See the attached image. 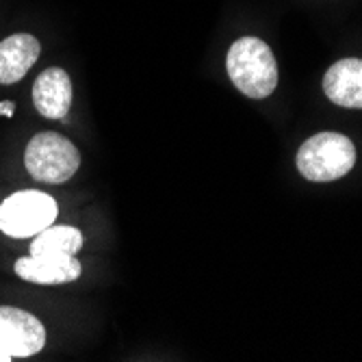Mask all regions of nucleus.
<instances>
[{"label": "nucleus", "mask_w": 362, "mask_h": 362, "mask_svg": "<svg viewBox=\"0 0 362 362\" xmlns=\"http://www.w3.org/2000/svg\"><path fill=\"white\" fill-rule=\"evenodd\" d=\"M226 70L235 87L254 100L272 95L278 87V63L272 48L258 37H241L230 46Z\"/></svg>", "instance_id": "nucleus-1"}, {"label": "nucleus", "mask_w": 362, "mask_h": 362, "mask_svg": "<svg viewBox=\"0 0 362 362\" xmlns=\"http://www.w3.org/2000/svg\"><path fill=\"white\" fill-rule=\"evenodd\" d=\"M356 165V148L341 133H319L298 150V170L306 180L332 182L351 172Z\"/></svg>", "instance_id": "nucleus-2"}, {"label": "nucleus", "mask_w": 362, "mask_h": 362, "mask_svg": "<svg viewBox=\"0 0 362 362\" xmlns=\"http://www.w3.org/2000/svg\"><path fill=\"white\" fill-rule=\"evenodd\" d=\"M24 165L28 174L48 185L68 182L81 165V152L76 146L52 130L37 133L26 146Z\"/></svg>", "instance_id": "nucleus-3"}, {"label": "nucleus", "mask_w": 362, "mask_h": 362, "mask_svg": "<svg viewBox=\"0 0 362 362\" xmlns=\"http://www.w3.org/2000/svg\"><path fill=\"white\" fill-rule=\"evenodd\" d=\"M57 202L48 193L26 189L11 193L0 204V230L13 239H28L54 223Z\"/></svg>", "instance_id": "nucleus-4"}, {"label": "nucleus", "mask_w": 362, "mask_h": 362, "mask_svg": "<svg viewBox=\"0 0 362 362\" xmlns=\"http://www.w3.org/2000/svg\"><path fill=\"white\" fill-rule=\"evenodd\" d=\"M46 345V327L26 310L0 306V351L11 358L35 356Z\"/></svg>", "instance_id": "nucleus-5"}, {"label": "nucleus", "mask_w": 362, "mask_h": 362, "mask_svg": "<svg viewBox=\"0 0 362 362\" xmlns=\"http://www.w3.org/2000/svg\"><path fill=\"white\" fill-rule=\"evenodd\" d=\"M16 274L33 284H68L81 278V262L70 254H30L18 258Z\"/></svg>", "instance_id": "nucleus-6"}, {"label": "nucleus", "mask_w": 362, "mask_h": 362, "mask_svg": "<svg viewBox=\"0 0 362 362\" xmlns=\"http://www.w3.org/2000/svg\"><path fill=\"white\" fill-rule=\"evenodd\" d=\"M33 105L48 119H63L72 107V81L61 68L44 70L33 85Z\"/></svg>", "instance_id": "nucleus-7"}, {"label": "nucleus", "mask_w": 362, "mask_h": 362, "mask_svg": "<svg viewBox=\"0 0 362 362\" xmlns=\"http://www.w3.org/2000/svg\"><path fill=\"white\" fill-rule=\"evenodd\" d=\"M323 91L345 109H362V59H343L323 76Z\"/></svg>", "instance_id": "nucleus-8"}, {"label": "nucleus", "mask_w": 362, "mask_h": 362, "mask_svg": "<svg viewBox=\"0 0 362 362\" xmlns=\"http://www.w3.org/2000/svg\"><path fill=\"white\" fill-rule=\"evenodd\" d=\"M40 42L28 33H16V35L0 42V85H13L26 76L33 63L40 57Z\"/></svg>", "instance_id": "nucleus-9"}, {"label": "nucleus", "mask_w": 362, "mask_h": 362, "mask_svg": "<svg viewBox=\"0 0 362 362\" xmlns=\"http://www.w3.org/2000/svg\"><path fill=\"white\" fill-rule=\"evenodd\" d=\"M83 247V233L74 226H48L30 241V254H70Z\"/></svg>", "instance_id": "nucleus-10"}, {"label": "nucleus", "mask_w": 362, "mask_h": 362, "mask_svg": "<svg viewBox=\"0 0 362 362\" xmlns=\"http://www.w3.org/2000/svg\"><path fill=\"white\" fill-rule=\"evenodd\" d=\"M16 113V105L11 100H5V103H0V115H5V117H13Z\"/></svg>", "instance_id": "nucleus-11"}, {"label": "nucleus", "mask_w": 362, "mask_h": 362, "mask_svg": "<svg viewBox=\"0 0 362 362\" xmlns=\"http://www.w3.org/2000/svg\"><path fill=\"white\" fill-rule=\"evenodd\" d=\"M9 360H13L11 356H7V354H3V351H0V362H9Z\"/></svg>", "instance_id": "nucleus-12"}]
</instances>
